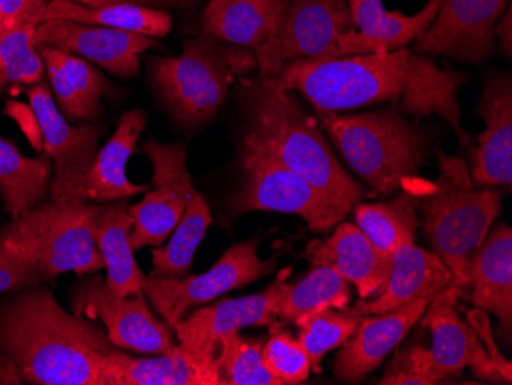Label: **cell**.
I'll use <instances>...</instances> for the list:
<instances>
[{
  "instance_id": "cell-1",
  "label": "cell",
  "mask_w": 512,
  "mask_h": 385,
  "mask_svg": "<svg viewBox=\"0 0 512 385\" xmlns=\"http://www.w3.org/2000/svg\"><path fill=\"white\" fill-rule=\"evenodd\" d=\"M278 80L289 91H299L319 114L361 108L373 103L398 102L416 117L437 114L450 123L460 143L470 148V135L460 125V86L467 82L462 71H444L424 54L391 51L382 54L306 57L287 62Z\"/></svg>"
},
{
  "instance_id": "cell-2",
  "label": "cell",
  "mask_w": 512,
  "mask_h": 385,
  "mask_svg": "<svg viewBox=\"0 0 512 385\" xmlns=\"http://www.w3.org/2000/svg\"><path fill=\"white\" fill-rule=\"evenodd\" d=\"M115 349L105 327L66 312L45 286L0 301V356L13 362L22 382L108 385L103 364Z\"/></svg>"
},
{
  "instance_id": "cell-3",
  "label": "cell",
  "mask_w": 512,
  "mask_h": 385,
  "mask_svg": "<svg viewBox=\"0 0 512 385\" xmlns=\"http://www.w3.org/2000/svg\"><path fill=\"white\" fill-rule=\"evenodd\" d=\"M246 112L243 142L269 152L281 165L306 178L342 214L352 211L364 189L342 168L318 123L301 108L278 77L241 80Z\"/></svg>"
},
{
  "instance_id": "cell-4",
  "label": "cell",
  "mask_w": 512,
  "mask_h": 385,
  "mask_svg": "<svg viewBox=\"0 0 512 385\" xmlns=\"http://www.w3.org/2000/svg\"><path fill=\"white\" fill-rule=\"evenodd\" d=\"M321 125L345 162L370 185V198L401 189L419 174L430 151L427 134L396 111L321 114Z\"/></svg>"
},
{
  "instance_id": "cell-5",
  "label": "cell",
  "mask_w": 512,
  "mask_h": 385,
  "mask_svg": "<svg viewBox=\"0 0 512 385\" xmlns=\"http://www.w3.org/2000/svg\"><path fill=\"white\" fill-rule=\"evenodd\" d=\"M439 178L422 201L424 229L434 254L447 264L454 284L462 287L463 266L502 212V192L479 188L467 163L437 149Z\"/></svg>"
},
{
  "instance_id": "cell-6",
  "label": "cell",
  "mask_w": 512,
  "mask_h": 385,
  "mask_svg": "<svg viewBox=\"0 0 512 385\" xmlns=\"http://www.w3.org/2000/svg\"><path fill=\"white\" fill-rule=\"evenodd\" d=\"M255 68L252 51L204 36L184 43L180 56L154 59L152 76L178 122L203 125L217 114L235 79Z\"/></svg>"
},
{
  "instance_id": "cell-7",
  "label": "cell",
  "mask_w": 512,
  "mask_h": 385,
  "mask_svg": "<svg viewBox=\"0 0 512 385\" xmlns=\"http://www.w3.org/2000/svg\"><path fill=\"white\" fill-rule=\"evenodd\" d=\"M243 181L232 198V212H283L304 218L312 231H327L345 217L306 178L290 171L258 146H241Z\"/></svg>"
},
{
  "instance_id": "cell-8",
  "label": "cell",
  "mask_w": 512,
  "mask_h": 385,
  "mask_svg": "<svg viewBox=\"0 0 512 385\" xmlns=\"http://www.w3.org/2000/svg\"><path fill=\"white\" fill-rule=\"evenodd\" d=\"M27 96L42 131L43 151L54 163L50 200L63 205L86 203V177L105 129L89 123L69 125L45 82L30 86Z\"/></svg>"
},
{
  "instance_id": "cell-9",
  "label": "cell",
  "mask_w": 512,
  "mask_h": 385,
  "mask_svg": "<svg viewBox=\"0 0 512 385\" xmlns=\"http://www.w3.org/2000/svg\"><path fill=\"white\" fill-rule=\"evenodd\" d=\"M260 240L235 244L212 269L195 277H146L143 293L152 307L174 329L192 307L215 300L230 290L240 289L270 274L276 260L263 261L258 257Z\"/></svg>"
},
{
  "instance_id": "cell-10",
  "label": "cell",
  "mask_w": 512,
  "mask_h": 385,
  "mask_svg": "<svg viewBox=\"0 0 512 385\" xmlns=\"http://www.w3.org/2000/svg\"><path fill=\"white\" fill-rule=\"evenodd\" d=\"M151 160L152 185L166 183L184 197V214L171 241L152 251L151 278H181L191 272L195 252L211 224V211L203 195L192 185L186 166V149L177 143H160L151 139L143 145Z\"/></svg>"
},
{
  "instance_id": "cell-11",
  "label": "cell",
  "mask_w": 512,
  "mask_h": 385,
  "mask_svg": "<svg viewBox=\"0 0 512 385\" xmlns=\"http://www.w3.org/2000/svg\"><path fill=\"white\" fill-rule=\"evenodd\" d=\"M71 307L77 315L102 321L109 341L117 349L160 355L175 346L171 327L155 318L145 293L119 297L100 275H92L74 287Z\"/></svg>"
},
{
  "instance_id": "cell-12",
  "label": "cell",
  "mask_w": 512,
  "mask_h": 385,
  "mask_svg": "<svg viewBox=\"0 0 512 385\" xmlns=\"http://www.w3.org/2000/svg\"><path fill=\"white\" fill-rule=\"evenodd\" d=\"M509 0H442L430 27L414 40L413 53L485 62L493 54L496 27Z\"/></svg>"
},
{
  "instance_id": "cell-13",
  "label": "cell",
  "mask_w": 512,
  "mask_h": 385,
  "mask_svg": "<svg viewBox=\"0 0 512 385\" xmlns=\"http://www.w3.org/2000/svg\"><path fill=\"white\" fill-rule=\"evenodd\" d=\"M356 31L348 0H289L283 25L266 70L278 77L290 60L338 57L342 34Z\"/></svg>"
},
{
  "instance_id": "cell-14",
  "label": "cell",
  "mask_w": 512,
  "mask_h": 385,
  "mask_svg": "<svg viewBox=\"0 0 512 385\" xmlns=\"http://www.w3.org/2000/svg\"><path fill=\"white\" fill-rule=\"evenodd\" d=\"M290 269L283 270L264 292L241 298H223L212 306L195 310L174 327L180 346L204 361L217 362L223 336L244 327L269 326L278 318L279 303Z\"/></svg>"
},
{
  "instance_id": "cell-15",
  "label": "cell",
  "mask_w": 512,
  "mask_h": 385,
  "mask_svg": "<svg viewBox=\"0 0 512 385\" xmlns=\"http://www.w3.org/2000/svg\"><path fill=\"white\" fill-rule=\"evenodd\" d=\"M462 295V287L450 284L428 301L421 316L422 324L433 335L430 364L436 384L460 375L465 367H471L480 378L494 381L490 355L482 338L473 324L465 323L457 313L456 300Z\"/></svg>"
},
{
  "instance_id": "cell-16",
  "label": "cell",
  "mask_w": 512,
  "mask_h": 385,
  "mask_svg": "<svg viewBox=\"0 0 512 385\" xmlns=\"http://www.w3.org/2000/svg\"><path fill=\"white\" fill-rule=\"evenodd\" d=\"M154 37L73 20H45L36 27L39 47L80 54L117 77L131 79L140 71V54L155 45Z\"/></svg>"
},
{
  "instance_id": "cell-17",
  "label": "cell",
  "mask_w": 512,
  "mask_h": 385,
  "mask_svg": "<svg viewBox=\"0 0 512 385\" xmlns=\"http://www.w3.org/2000/svg\"><path fill=\"white\" fill-rule=\"evenodd\" d=\"M53 201V200H51ZM96 205L53 201L50 221L39 247V269L43 281H51L66 272L96 274L105 269V261L94 237Z\"/></svg>"
},
{
  "instance_id": "cell-18",
  "label": "cell",
  "mask_w": 512,
  "mask_h": 385,
  "mask_svg": "<svg viewBox=\"0 0 512 385\" xmlns=\"http://www.w3.org/2000/svg\"><path fill=\"white\" fill-rule=\"evenodd\" d=\"M289 0H209L201 14L204 36L252 51L263 73L278 40Z\"/></svg>"
},
{
  "instance_id": "cell-19",
  "label": "cell",
  "mask_w": 512,
  "mask_h": 385,
  "mask_svg": "<svg viewBox=\"0 0 512 385\" xmlns=\"http://www.w3.org/2000/svg\"><path fill=\"white\" fill-rule=\"evenodd\" d=\"M477 114L486 128L476 148L471 146L470 177L479 188L511 186L512 181V80L503 74L486 79Z\"/></svg>"
},
{
  "instance_id": "cell-20",
  "label": "cell",
  "mask_w": 512,
  "mask_h": 385,
  "mask_svg": "<svg viewBox=\"0 0 512 385\" xmlns=\"http://www.w3.org/2000/svg\"><path fill=\"white\" fill-rule=\"evenodd\" d=\"M440 2L428 0L419 13L405 16L399 11H388L384 0H348L358 31L339 37L338 57L402 50L430 27Z\"/></svg>"
},
{
  "instance_id": "cell-21",
  "label": "cell",
  "mask_w": 512,
  "mask_h": 385,
  "mask_svg": "<svg viewBox=\"0 0 512 385\" xmlns=\"http://www.w3.org/2000/svg\"><path fill=\"white\" fill-rule=\"evenodd\" d=\"M428 301V298H417L391 312L362 316L358 329L345 341L336 358V378L355 384L373 372L421 320Z\"/></svg>"
},
{
  "instance_id": "cell-22",
  "label": "cell",
  "mask_w": 512,
  "mask_h": 385,
  "mask_svg": "<svg viewBox=\"0 0 512 385\" xmlns=\"http://www.w3.org/2000/svg\"><path fill=\"white\" fill-rule=\"evenodd\" d=\"M304 257L327 266L358 287L361 300L376 297L387 286L391 254L381 251L355 224L342 223L329 240H313Z\"/></svg>"
},
{
  "instance_id": "cell-23",
  "label": "cell",
  "mask_w": 512,
  "mask_h": 385,
  "mask_svg": "<svg viewBox=\"0 0 512 385\" xmlns=\"http://www.w3.org/2000/svg\"><path fill=\"white\" fill-rule=\"evenodd\" d=\"M463 287H470L468 300L479 310L499 318L506 333L512 326V229L497 224L488 232L463 266Z\"/></svg>"
},
{
  "instance_id": "cell-24",
  "label": "cell",
  "mask_w": 512,
  "mask_h": 385,
  "mask_svg": "<svg viewBox=\"0 0 512 385\" xmlns=\"http://www.w3.org/2000/svg\"><path fill=\"white\" fill-rule=\"evenodd\" d=\"M390 278L378 297L361 300L344 312L350 315H379L405 306L417 298H431L454 284L453 274L447 264L434 252H427L414 243L402 244L391 252Z\"/></svg>"
},
{
  "instance_id": "cell-25",
  "label": "cell",
  "mask_w": 512,
  "mask_h": 385,
  "mask_svg": "<svg viewBox=\"0 0 512 385\" xmlns=\"http://www.w3.org/2000/svg\"><path fill=\"white\" fill-rule=\"evenodd\" d=\"M108 385H221L217 362L204 361L181 346L154 358L115 349L103 364Z\"/></svg>"
},
{
  "instance_id": "cell-26",
  "label": "cell",
  "mask_w": 512,
  "mask_h": 385,
  "mask_svg": "<svg viewBox=\"0 0 512 385\" xmlns=\"http://www.w3.org/2000/svg\"><path fill=\"white\" fill-rule=\"evenodd\" d=\"M148 123L143 109H131L123 114L111 139L97 152L86 177L88 201L111 203L122 198L148 192L151 186L134 185L126 175L129 158L137 151V142Z\"/></svg>"
},
{
  "instance_id": "cell-27",
  "label": "cell",
  "mask_w": 512,
  "mask_h": 385,
  "mask_svg": "<svg viewBox=\"0 0 512 385\" xmlns=\"http://www.w3.org/2000/svg\"><path fill=\"white\" fill-rule=\"evenodd\" d=\"M131 231L128 198L115 200L111 205L96 206L94 237L105 261V269L108 270L106 284L119 297H134L143 293L146 280L129 244Z\"/></svg>"
},
{
  "instance_id": "cell-28",
  "label": "cell",
  "mask_w": 512,
  "mask_h": 385,
  "mask_svg": "<svg viewBox=\"0 0 512 385\" xmlns=\"http://www.w3.org/2000/svg\"><path fill=\"white\" fill-rule=\"evenodd\" d=\"M51 211L53 201H46L0 231V293L45 283L39 269V247Z\"/></svg>"
},
{
  "instance_id": "cell-29",
  "label": "cell",
  "mask_w": 512,
  "mask_h": 385,
  "mask_svg": "<svg viewBox=\"0 0 512 385\" xmlns=\"http://www.w3.org/2000/svg\"><path fill=\"white\" fill-rule=\"evenodd\" d=\"M37 50L65 119L77 122L97 117L100 97L109 89L105 77L74 54L53 47H39Z\"/></svg>"
},
{
  "instance_id": "cell-30",
  "label": "cell",
  "mask_w": 512,
  "mask_h": 385,
  "mask_svg": "<svg viewBox=\"0 0 512 385\" xmlns=\"http://www.w3.org/2000/svg\"><path fill=\"white\" fill-rule=\"evenodd\" d=\"M73 20L79 24L100 25L115 30L132 31L160 39L172 30L168 11L142 7L137 4H108L89 7L76 0H50L46 4L45 20Z\"/></svg>"
},
{
  "instance_id": "cell-31",
  "label": "cell",
  "mask_w": 512,
  "mask_h": 385,
  "mask_svg": "<svg viewBox=\"0 0 512 385\" xmlns=\"http://www.w3.org/2000/svg\"><path fill=\"white\" fill-rule=\"evenodd\" d=\"M53 165L46 155L30 158L0 135V195L11 217L33 211L50 191Z\"/></svg>"
},
{
  "instance_id": "cell-32",
  "label": "cell",
  "mask_w": 512,
  "mask_h": 385,
  "mask_svg": "<svg viewBox=\"0 0 512 385\" xmlns=\"http://www.w3.org/2000/svg\"><path fill=\"white\" fill-rule=\"evenodd\" d=\"M419 206V195L405 191L388 203L356 206L355 217L358 228L373 244L381 251L391 254L402 244L414 243L419 226Z\"/></svg>"
},
{
  "instance_id": "cell-33",
  "label": "cell",
  "mask_w": 512,
  "mask_h": 385,
  "mask_svg": "<svg viewBox=\"0 0 512 385\" xmlns=\"http://www.w3.org/2000/svg\"><path fill=\"white\" fill-rule=\"evenodd\" d=\"M350 301V283L327 266L315 264L298 284L287 283L279 303L278 318L295 324L302 316L324 309H345Z\"/></svg>"
},
{
  "instance_id": "cell-34",
  "label": "cell",
  "mask_w": 512,
  "mask_h": 385,
  "mask_svg": "<svg viewBox=\"0 0 512 385\" xmlns=\"http://www.w3.org/2000/svg\"><path fill=\"white\" fill-rule=\"evenodd\" d=\"M154 186V191L146 192L142 201L129 206L132 218L129 244L132 251L148 246L160 247L183 217V195L166 183H154Z\"/></svg>"
},
{
  "instance_id": "cell-35",
  "label": "cell",
  "mask_w": 512,
  "mask_h": 385,
  "mask_svg": "<svg viewBox=\"0 0 512 385\" xmlns=\"http://www.w3.org/2000/svg\"><path fill=\"white\" fill-rule=\"evenodd\" d=\"M263 346L261 339H244L238 332L223 336L217 355L221 385H281L264 364Z\"/></svg>"
},
{
  "instance_id": "cell-36",
  "label": "cell",
  "mask_w": 512,
  "mask_h": 385,
  "mask_svg": "<svg viewBox=\"0 0 512 385\" xmlns=\"http://www.w3.org/2000/svg\"><path fill=\"white\" fill-rule=\"evenodd\" d=\"M45 65L37 50L36 27L11 28L0 36V94L11 86L42 82Z\"/></svg>"
},
{
  "instance_id": "cell-37",
  "label": "cell",
  "mask_w": 512,
  "mask_h": 385,
  "mask_svg": "<svg viewBox=\"0 0 512 385\" xmlns=\"http://www.w3.org/2000/svg\"><path fill=\"white\" fill-rule=\"evenodd\" d=\"M362 316L324 309L296 321L299 327V344L310 359L313 372L321 373V361L325 353L347 341L358 329Z\"/></svg>"
},
{
  "instance_id": "cell-38",
  "label": "cell",
  "mask_w": 512,
  "mask_h": 385,
  "mask_svg": "<svg viewBox=\"0 0 512 385\" xmlns=\"http://www.w3.org/2000/svg\"><path fill=\"white\" fill-rule=\"evenodd\" d=\"M270 339L264 343L261 355L267 370L284 384H301L309 378L310 359L298 339L284 329L278 318L269 324Z\"/></svg>"
},
{
  "instance_id": "cell-39",
  "label": "cell",
  "mask_w": 512,
  "mask_h": 385,
  "mask_svg": "<svg viewBox=\"0 0 512 385\" xmlns=\"http://www.w3.org/2000/svg\"><path fill=\"white\" fill-rule=\"evenodd\" d=\"M379 384L382 385H433L430 350L421 344L401 350L391 359Z\"/></svg>"
},
{
  "instance_id": "cell-40",
  "label": "cell",
  "mask_w": 512,
  "mask_h": 385,
  "mask_svg": "<svg viewBox=\"0 0 512 385\" xmlns=\"http://www.w3.org/2000/svg\"><path fill=\"white\" fill-rule=\"evenodd\" d=\"M46 0H0V20L5 28L37 27L45 17Z\"/></svg>"
},
{
  "instance_id": "cell-41",
  "label": "cell",
  "mask_w": 512,
  "mask_h": 385,
  "mask_svg": "<svg viewBox=\"0 0 512 385\" xmlns=\"http://www.w3.org/2000/svg\"><path fill=\"white\" fill-rule=\"evenodd\" d=\"M5 112H7V116L13 117V119L19 123L23 134L27 135L28 140H30L31 145L36 148V151H42V131H40V125L39 122H37L33 108L23 105V103L16 102V100H10V102L7 103Z\"/></svg>"
},
{
  "instance_id": "cell-42",
  "label": "cell",
  "mask_w": 512,
  "mask_h": 385,
  "mask_svg": "<svg viewBox=\"0 0 512 385\" xmlns=\"http://www.w3.org/2000/svg\"><path fill=\"white\" fill-rule=\"evenodd\" d=\"M512 14L511 4L506 8L503 16L500 17L499 24L496 27V37L500 40V48L506 56H511L512 53Z\"/></svg>"
},
{
  "instance_id": "cell-43",
  "label": "cell",
  "mask_w": 512,
  "mask_h": 385,
  "mask_svg": "<svg viewBox=\"0 0 512 385\" xmlns=\"http://www.w3.org/2000/svg\"><path fill=\"white\" fill-rule=\"evenodd\" d=\"M76 2L89 5V7H99V5L108 4H131V0H76Z\"/></svg>"
},
{
  "instance_id": "cell-44",
  "label": "cell",
  "mask_w": 512,
  "mask_h": 385,
  "mask_svg": "<svg viewBox=\"0 0 512 385\" xmlns=\"http://www.w3.org/2000/svg\"><path fill=\"white\" fill-rule=\"evenodd\" d=\"M5 31H7V28H5L4 22L0 20V36H2V34L5 33Z\"/></svg>"
},
{
  "instance_id": "cell-45",
  "label": "cell",
  "mask_w": 512,
  "mask_h": 385,
  "mask_svg": "<svg viewBox=\"0 0 512 385\" xmlns=\"http://www.w3.org/2000/svg\"><path fill=\"white\" fill-rule=\"evenodd\" d=\"M155 2H181V0H155Z\"/></svg>"
},
{
  "instance_id": "cell-46",
  "label": "cell",
  "mask_w": 512,
  "mask_h": 385,
  "mask_svg": "<svg viewBox=\"0 0 512 385\" xmlns=\"http://www.w3.org/2000/svg\"><path fill=\"white\" fill-rule=\"evenodd\" d=\"M46 2H50V0H46Z\"/></svg>"
}]
</instances>
